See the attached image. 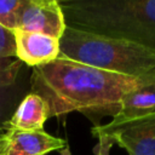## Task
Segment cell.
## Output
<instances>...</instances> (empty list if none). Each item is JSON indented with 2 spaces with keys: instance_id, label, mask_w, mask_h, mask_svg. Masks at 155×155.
<instances>
[{
  "instance_id": "2",
  "label": "cell",
  "mask_w": 155,
  "mask_h": 155,
  "mask_svg": "<svg viewBox=\"0 0 155 155\" xmlns=\"http://www.w3.org/2000/svg\"><path fill=\"white\" fill-rule=\"evenodd\" d=\"M69 27L155 50V0L59 1Z\"/></svg>"
},
{
  "instance_id": "12",
  "label": "cell",
  "mask_w": 155,
  "mask_h": 155,
  "mask_svg": "<svg viewBox=\"0 0 155 155\" xmlns=\"http://www.w3.org/2000/svg\"><path fill=\"white\" fill-rule=\"evenodd\" d=\"M16 58V42L13 30L0 24V61Z\"/></svg>"
},
{
  "instance_id": "11",
  "label": "cell",
  "mask_w": 155,
  "mask_h": 155,
  "mask_svg": "<svg viewBox=\"0 0 155 155\" xmlns=\"http://www.w3.org/2000/svg\"><path fill=\"white\" fill-rule=\"evenodd\" d=\"M23 0H0V24L10 30L17 29V19Z\"/></svg>"
},
{
  "instance_id": "13",
  "label": "cell",
  "mask_w": 155,
  "mask_h": 155,
  "mask_svg": "<svg viewBox=\"0 0 155 155\" xmlns=\"http://www.w3.org/2000/svg\"><path fill=\"white\" fill-rule=\"evenodd\" d=\"M61 155H71V151L69 149V147H64L63 149H61Z\"/></svg>"
},
{
  "instance_id": "14",
  "label": "cell",
  "mask_w": 155,
  "mask_h": 155,
  "mask_svg": "<svg viewBox=\"0 0 155 155\" xmlns=\"http://www.w3.org/2000/svg\"><path fill=\"white\" fill-rule=\"evenodd\" d=\"M2 140H4V132H0V155L2 153Z\"/></svg>"
},
{
  "instance_id": "10",
  "label": "cell",
  "mask_w": 155,
  "mask_h": 155,
  "mask_svg": "<svg viewBox=\"0 0 155 155\" xmlns=\"http://www.w3.org/2000/svg\"><path fill=\"white\" fill-rule=\"evenodd\" d=\"M50 117L47 103L38 93L28 92L15 109L6 130L39 131L44 130L46 120Z\"/></svg>"
},
{
  "instance_id": "8",
  "label": "cell",
  "mask_w": 155,
  "mask_h": 155,
  "mask_svg": "<svg viewBox=\"0 0 155 155\" xmlns=\"http://www.w3.org/2000/svg\"><path fill=\"white\" fill-rule=\"evenodd\" d=\"M16 58L28 67L50 63L59 57V40L41 33L15 29Z\"/></svg>"
},
{
  "instance_id": "5",
  "label": "cell",
  "mask_w": 155,
  "mask_h": 155,
  "mask_svg": "<svg viewBox=\"0 0 155 155\" xmlns=\"http://www.w3.org/2000/svg\"><path fill=\"white\" fill-rule=\"evenodd\" d=\"M67 23L57 0H23L19 8L17 29L41 33L61 39Z\"/></svg>"
},
{
  "instance_id": "9",
  "label": "cell",
  "mask_w": 155,
  "mask_h": 155,
  "mask_svg": "<svg viewBox=\"0 0 155 155\" xmlns=\"http://www.w3.org/2000/svg\"><path fill=\"white\" fill-rule=\"evenodd\" d=\"M22 68L23 63L17 58L0 61V132L6 131L15 109L22 101Z\"/></svg>"
},
{
  "instance_id": "4",
  "label": "cell",
  "mask_w": 155,
  "mask_h": 155,
  "mask_svg": "<svg viewBox=\"0 0 155 155\" xmlns=\"http://www.w3.org/2000/svg\"><path fill=\"white\" fill-rule=\"evenodd\" d=\"M99 155H107L113 143L128 155H155V114L122 125L97 137Z\"/></svg>"
},
{
  "instance_id": "6",
  "label": "cell",
  "mask_w": 155,
  "mask_h": 155,
  "mask_svg": "<svg viewBox=\"0 0 155 155\" xmlns=\"http://www.w3.org/2000/svg\"><path fill=\"white\" fill-rule=\"evenodd\" d=\"M155 114V81L144 84L124 96L119 111L113 116L111 121L93 127L92 132L96 137L104 134L122 125Z\"/></svg>"
},
{
  "instance_id": "3",
  "label": "cell",
  "mask_w": 155,
  "mask_h": 155,
  "mask_svg": "<svg viewBox=\"0 0 155 155\" xmlns=\"http://www.w3.org/2000/svg\"><path fill=\"white\" fill-rule=\"evenodd\" d=\"M59 57L140 81H155V50L121 38L67 25L59 39Z\"/></svg>"
},
{
  "instance_id": "7",
  "label": "cell",
  "mask_w": 155,
  "mask_h": 155,
  "mask_svg": "<svg viewBox=\"0 0 155 155\" xmlns=\"http://www.w3.org/2000/svg\"><path fill=\"white\" fill-rule=\"evenodd\" d=\"M64 147H67L64 139L54 137L44 130H6L4 132L1 155H46Z\"/></svg>"
},
{
  "instance_id": "1",
  "label": "cell",
  "mask_w": 155,
  "mask_h": 155,
  "mask_svg": "<svg viewBox=\"0 0 155 155\" xmlns=\"http://www.w3.org/2000/svg\"><path fill=\"white\" fill-rule=\"evenodd\" d=\"M29 84L47 103L50 116L71 111L114 116L124 96L148 82L58 57L31 68Z\"/></svg>"
}]
</instances>
